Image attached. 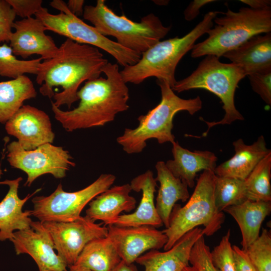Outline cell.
<instances>
[{"label":"cell","instance_id":"1","mask_svg":"<svg viewBox=\"0 0 271 271\" xmlns=\"http://www.w3.org/2000/svg\"><path fill=\"white\" fill-rule=\"evenodd\" d=\"M108 63L98 48L66 39L54 57L41 63L36 75L39 91L53 98L56 106L66 105L70 108L79 100L81 84L100 77Z\"/></svg>","mask_w":271,"mask_h":271},{"label":"cell","instance_id":"2","mask_svg":"<svg viewBox=\"0 0 271 271\" xmlns=\"http://www.w3.org/2000/svg\"><path fill=\"white\" fill-rule=\"evenodd\" d=\"M103 73L106 78L87 81L78 90L80 102L73 109L62 110L51 101L55 118L66 131L103 126L128 109L129 90L118 65L108 62Z\"/></svg>","mask_w":271,"mask_h":271},{"label":"cell","instance_id":"3","mask_svg":"<svg viewBox=\"0 0 271 271\" xmlns=\"http://www.w3.org/2000/svg\"><path fill=\"white\" fill-rule=\"evenodd\" d=\"M219 13L209 12L185 36L160 41L149 48L142 53L137 63L125 66L120 71L123 81L139 84L147 78L155 77L164 80L172 88L177 82L175 73L178 64L192 49L197 40L213 27L214 19Z\"/></svg>","mask_w":271,"mask_h":271},{"label":"cell","instance_id":"4","mask_svg":"<svg viewBox=\"0 0 271 271\" xmlns=\"http://www.w3.org/2000/svg\"><path fill=\"white\" fill-rule=\"evenodd\" d=\"M161 92V100L154 108L145 115L140 116L139 125L134 129L125 128L116 141L129 154L139 153L147 146V141L155 139L159 144L173 143L175 137L172 133L173 118L178 112L186 111L193 115L202 107L200 96L194 98L179 97L164 80L157 79Z\"/></svg>","mask_w":271,"mask_h":271},{"label":"cell","instance_id":"5","mask_svg":"<svg viewBox=\"0 0 271 271\" xmlns=\"http://www.w3.org/2000/svg\"><path fill=\"white\" fill-rule=\"evenodd\" d=\"M222 14L223 16L214 19L216 25L207 32L208 37L194 45L192 58L207 55L219 58L252 37L271 32V10L244 7L237 12L228 9Z\"/></svg>","mask_w":271,"mask_h":271},{"label":"cell","instance_id":"6","mask_svg":"<svg viewBox=\"0 0 271 271\" xmlns=\"http://www.w3.org/2000/svg\"><path fill=\"white\" fill-rule=\"evenodd\" d=\"M216 177L213 171H203L187 203L183 207L175 205L169 226L163 230L167 237L165 250L170 249L184 235L199 225L204 226L203 233L208 236L221 228L225 216L215 205Z\"/></svg>","mask_w":271,"mask_h":271},{"label":"cell","instance_id":"7","mask_svg":"<svg viewBox=\"0 0 271 271\" xmlns=\"http://www.w3.org/2000/svg\"><path fill=\"white\" fill-rule=\"evenodd\" d=\"M83 17L104 36L113 37L121 46L141 53L161 41L171 29L153 13L143 17L139 22L130 20L124 14L118 16L106 5L104 0H97L95 6H85Z\"/></svg>","mask_w":271,"mask_h":271},{"label":"cell","instance_id":"8","mask_svg":"<svg viewBox=\"0 0 271 271\" xmlns=\"http://www.w3.org/2000/svg\"><path fill=\"white\" fill-rule=\"evenodd\" d=\"M245 76L242 69L235 64L222 63L219 58L207 55L197 68L188 77L177 81L172 87L178 93L192 89H204L218 96L223 103L224 117L217 121L208 122V126L202 137L206 136L210 128L215 125L230 124L244 117L236 108L234 94L239 81Z\"/></svg>","mask_w":271,"mask_h":271},{"label":"cell","instance_id":"9","mask_svg":"<svg viewBox=\"0 0 271 271\" xmlns=\"http://www.w3.org/2000/svg\"><path fill=\"white\" fill-rule=\"evenodd\" d=\"M50 5L60 11L57 14L49 13L43 8L35 15L47 30L52 31L77 43L86 44L101 49L112 56L124 67L134 65L141 58L142 53L126 49L116 42L101 34L69 10L66 3L62 0H53Z\"/></svg>","mask_w":271,"mask_h":271},{"label":"cell","instance_id":"10","mask_svg":"<svg viewBox=\"0 0 271 271\" xmlns=\"http://www.w3.org/2000/svg\"><path fill=\"white\" fill-rule=\"evenodd\" d=\"M116 177L111 174H101L86 187L73 192H66L59 184L48 196H36L31 214L42 223L68 222L79 219L85 206L96 196L104 192L113 184Z\"/></svg>","mask_w":271,"mask_h":271},{"label":"cell","instance_id":"11","mask_svg":"<svg viewBox=\"0 0 271 271\" xmlns=\"http://www.w3.org/2000/svg\"><path fill=\"white\" fill-rule=\"evenodd\" d=\"M7 160L10 165L25 172L27 180L25 186H30L39 177L50 174L56 178H64L75 163L68 151L50 143L26 151L19 143L14 141L7 146Z\"/></svg>","mask_w":271,"mask_h":271},{"label":"cell","instance_id":"12","mask_svg":"<svg viewBox=\"0 0 271 271\" xmlns=\"http://www.w3.org/2000/svg\"><path fill=\"white\" fill-rule=\"evenodd\" d=\"M50 233L57 254L68 266L74 264L79 255L90 241L107 235V228L86 216L68 222L42 223Z\"/></svg>","mask_w":271,"mask_h":271},{"label":"cell","instance_id":"13","mask_svg":"<svg viewBox=\"0 0 271 271\" xmlns=\"http://www.w3.org/2000/svg\"><path fill=\"white\" fill-rule=\"evenodd\" d=\"M11 241L16 254H29L39 271H68L66 262L54 251L50 233L40 221H32L30 228L14 232Z\"/></svg>","mask_w":271,"mask_h":271},{"label":"cell","instance_id":"14","mask_svg":"<svg viewBox=\"0 0 271 271\" xmlns=\"http://www.w3.org/2000/svg\"><path fill=\"white\" fill-rule=\"evenodd\" d=\"M5 128L8 134L18 140L20 145L26 151L51 144L55 138L48 115L29 105H23L6 123Z\"/></svg>","mask_w":271,"mask_h":271},{"label":"cell","instance_id":"15","mask_svg":"<svg viewBox=\"0 0 271 271\" xmlns=\"http://www.w3.org/2000/svg\"><path fill=\"white\" fill-rule=\"evenodd\" d=\"M107 236L115 245L122 260L133 263L144 252L164 247L167 237L163 231L150 226L120 227L107 225Z\"/></svg>","mask_w":271,"mask_h":271},{"label":"cell","instance_id":"16","mask_svg":"<svg viewBox=\"0 0 271 271\" xmlns=\"http://www.w3.org/2000/svg\"><path fill=\"white\" fill-rule=\"evenodd\" d=\"M10 39V46L15 56L26 59L38 55L44 60L54 57L59 47L53 38L45 34L47 30L43 23L36 18L30 17L15 21Z\"/></svg>","mask_w":271,"mask_h":271},{"label":"cell","instance_id":"17","mask_svg":"<svg viewBox=\"0 0 271 271\" xmlns=\"http://www.w3.org/2000/svg\"><path fill=\"white\" fill-rule=\"evenodd\" d=\"M131 190L142 192L140 203L132 213L120 215L110 225L120 227L150 226L155 228L163 224L154 202L157 181L152 171L148 170L133 178L129 184Z\"/></svg>","mask_w":271,"mask_h":271},{"label":"cell","instance_id":"18","mask_svg":"<svg viewBox=\"0 0 271 271\" xmlns=\"http://www.w3.org/2000/svg\"><path fill=\"white\" fill-rule=\"evenodd\" d=\"M202 235V229L197 227L184 235L170 249L164 252L151 250L135 261L144 266L145 271H182L189 265L191 248Z\"/></svg>","mask_w":271,"mask_h":271},{"label":"cell","instance_id":"19","mask_svg":"<svg viewBox=\"0 0 271 271\" xmlns=\"http://www.w3.org/2000/svg\"><path fill=\"white\" fill-rule=\"evenodd\" d=\"M22 179V177H19L15 180L0 182V184H6L9 187L7 195L0 202V241L11 240L14 231L30 228L32 221L30 217L32 215L31 210L23 211V207L41 188L21 199L18 195V188Z\"/></svg>","mask_w":271,"mask_h":271},{"label":"cell","instance_id":"20","mask_svg":"<svg viewBox=\"0 0 271 271\" xmlns=\"http://www.w3.org/2000/svg\"><path fill=\"white\" fill-rule=\"evenodd\" d=\"M129 184L110 187L89 203L86 216L94 221L99 220L110 225L122 212H130L136 205V199L130 195Z\"/></svg>","mask_w":271,"mask_h":271},{"label":"cell","instance_id":"21","mask_svg":"<svg viewBox=\"0 0 271 271\" xmlns=\"http://www.w3.org/2000/svg\"><path fill=\"white\" fill-rule=\"evenodd\" d=\"M235 154L230 159L220 164L215 169L217 177H231L245 180L258 163L271 153L266 147L263 136L250 145H246L242 139L233 142Z\"/></svg>","mask_w":271,"mask_h":271},{"label":"cell","instance_id":"22","mask_svg":"<svg viewBox=\"0 0 271 271\" xmlns=\"http://www.w3.org/2000/svg\"><path fill=\"white\" fill-rule=\"evenodd\" d=\"M172 144V153L173 159L165 163L171 173L186 183L188 187L195 186L197 173L208 170L214 172L217 157L209 151L192 152L181 147L178 142Z\"/></svg>","mask_w":271,"mask_h":271},{"label":"cell","instance_id":"23","mask_svg":"<svg viewBox=\"0 0 271 271\" xmlns=\"http://www.w3.org/2000/svg\"><path fill=\"white\" fill-rule=\"evenodd\" d=\"M240 68L245 76L271 69V33L252 37L222 56Z\"/></svg>","mask_w":271,"mask_h":271},{"label":"cell","instance_id":"24","mask_svg":"<svg viewBox=\"0 0 271 271\" xmlns=\"http://www.w3.org/2000/svg\"><path fill=\"white\" fill-rule=\"evenodd\" d=\"M223 211L237 223L242 235L241 249L245 250L259 236L261 224L271 212V201L246 200Z\"/></svg>","mask_w":271,"mask_h":271},{"label":"cell","instance_id":"25","mask_svg":"<svg viewBox=\"0 0 271 271\" xmlns=\"http://www.w3.org/2000/svg\"><path fill=\"white\" fill-rule=\"evenodd\" d=\"M155 168L157 173L155 179L160 184L155 205L163 224L167 228L176 203L179 200L183 202L186 201L190 197V194L187 184L175 177L164 162H158Z\"/></svg>","mask_w":271,"mask_h":271},{"label":"cell","instance_id":"26","mask_svg":"<svg viewBox=\"0 0 271 271\" xmlns=\"http://www.w3.org/2000/svg\"><path fill=\"white\" fill-rule=\"evenodd\" d=\"M36 96L32 81L25 75L0 82V123H6L22 107L25 100Z\"/></svg>","mask_w":271,"mask_h":271},{"label":"cell","instance_id":"27","mask_svg":"<svg viewBox=\"0 0 271 271\" xmlns=\"http://www.w3.org/2000/svg\"><path fill=\"white\" fill-rule=\"evenodd\" d=\"M121 261L115 245L107 236L89 242L74 264L92 271H112Z\"/></svg>","mask_w":271,"mask_h":271},{"label":"cell","instance_id":"28","mask_svg":"<svg viewBox=\"0 0 271 271\" xmlns=\"http://www.w3.org/2000/svg\"><path fill=\"white\" fill-rule=\"evenodd\" d=\"M270 178L271 153H269L244 180L247 200L271 201Z\"/></svg>","mask_w":271,"mask_h":271},{"label":"cell","instance_id":"29","mask_svg":"<svg viewBox=\"0 0 271 271\" xmlns=\"http://www.w3.org/2000/svg\"><path fill=\"white\" fill-rule=\"evenodd\" d=\"M214 199L217 209L222 212L228 207L245 201L247 199L244 180L216 176L214 187Z\"/></svg>","mask_w":271,"mask_h":271},{"label":"cell","instance_id":"30","mask_svg":"<svg viewBox=\"0 0 271 271\" xmlns=\"http://www.w3.org/2000/svg\"><path fill=\"white\" fill-rule=\"evenodd\" d=\"M42 59L24 60L16 58L6 43L0 45V76L16 79L25 74L37 75Z\"/></svg>","mask_w":271,"mask_h":271},{"label":"cell","instance_id":"31","mask_svg":"<svg viewBox=\"0 0 271 271\" xmlns=\"http://www.w3.org/2000/svg\"><path fill=\"white\" fill-rule=\"evenodd\" d=\"M257 271H271V234L262 228L261 234L245 250Z\"/></svg>","mask_w":271,"mask_h":271},{"label":"cell","instance_id":"32","mask_svg":"<svg viewBox=\"0 0 271 271\" xmlns=\"http://www.w3.org/2000/svg\"><path fill=\"white\" fill-rule=\"evenodd\" d=\"M211 252L202 235L194 243L190 253L189 262L194 271H219L212 262Z\"/></svg>","mask_w":271,"mask_h":271},{"label":"cell","instance_id":"33","mask_svg":"<svg viewBox=\"0 0 271 271\" xmlns=\"http://www.w3.org/2000/svg\"><path fill=\"white\" fill-rule=\"evenodd\" d=\"M230 237V230L228 229L211 252L212 262L219 271H236Z\"/></svg>","mask_w":271,"mask_h":271},{"label":"cell","instance_id":"34","mask_svg":"<svg viewBox=\"0 0 271 271\" xmlns=\"http://www.w3.org/2000/svg\"><path fill=\"white\" fill-rule=\"evenodd\" d=\"M253 91L268 105H271V69L247 76Z\"/></svg>","mask_w":271,"mask_h":271},{"label":"cell","instance_id":"35","mask_svg":"<svg viewBox=\"0 0 271 271\" xmlns=\"http://www.w3.org/2000/svg\"><path fill=\"white\" fill-rule=\"evenodd\" d=\"M16 14L7 0H0V43L9 42Z\"/></svg>","mask_w":271,"mask_h":271},{"label":"cell","instance_id":"36","mask_svg":"<svg viewBox=\"0 0 271 271\" xmlns=\"http://www.w3.org/2000/svg\"><path fill=\"white\" fill-rule=\"evenodd\" d=\"M16 16L26 19L35 15L43 7L42 0H7Z\"/></svg>","mask_w":271,"mask_h":271},{"label":"cell","instance_id":"37","mask_svg":"<svg viewBox=\"0 0 271 271\" xmlns=\"http://www.w3.org/2000/svg\"><path fill=\"white\" fill-rule=\"evenodd\" d=\"M232 251L236 271H257L245 250L233 245Z\"/></svg>","mask_w":271,"mask_h":271},{"label":"cell","instance_id":"38","mask_svg":"<svg viewBox=\"0 0 271 271\" xmlns=\"http://www.w3.org/2000/svg\"><path fill=\"white\" fill-rule=\"evenodd\" d=\"M216 2L214 0H194L190 2L184 12V18L186 21H191L195 19L200 13V10L203 6L211 3Z\"/></svg>","mask_w":271,"mask_h":271},{"label":"cell","instance_id":"39","mask_svg":"<svg viewBox=\"0 0 271 271\" xmlns=\"http://www.w3.org/2000/svg\"><path fill=\"white\" fill-rule=\"evenodd\" d=\"M240 2L254 10H271V1L270 0H240Z\"/></svg>","mask_w":271,"mask_h":271},{"label":"cell","instance_id":"40","mask_svg":"<svg viewBox=\"0 0 271 271\" xmlns=\"http://www.w3.org/2000/svg\"><path fill=\"white\" fill-rule=\"evenodd\" d=\"M84 4L83 0H69L66 4L71 13L78 17L83 14Z\"/></svg>","mask_w":271,"mask_h":271},{"label":"cell","instance_id":"41","mask_svg":"<svg viewBox=\"0 0 271 271\" xmlns=\"http://www.w3.org/2000/svg\"><path fill=\"white\" fill-rule=\"evenodd\" d=\"M112 271H138V269L133 263L128 264L121 260Z\"/></svg>","mask_w":271,"mask_h":271},{"label":"cell","instance_id":"42","mask_svg":"<svg viewBox=\"0 0 271 271\" xmlns=\"http://www.w3.org/2000/svg\"><path fill=\"white\" fill-rule=\"evenodd\" d=\"M68 267L70 269V271H92L84 267L75 264H73Z\"/></svg>","mask_w":271,"mask_h":271},{"label":"cell","instance_id":"43","mask_svg":"<svg viewBox=\"0 0 271 271\" xmlns=\"http://www.w3.org/2000/svg\"><path fill=\"white\" fill-rule=\"evenodd\" d=\"M182 271H194V270L191 266L188 265L185 267Z\"/></svg>","mask_w":271,"mask_h":271}]
</instances>
